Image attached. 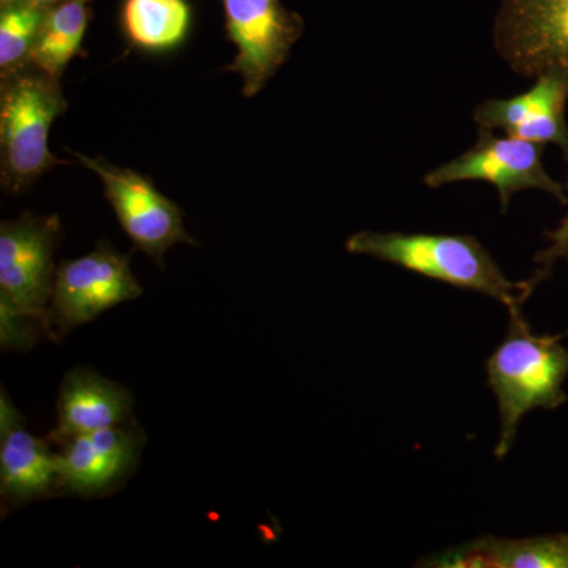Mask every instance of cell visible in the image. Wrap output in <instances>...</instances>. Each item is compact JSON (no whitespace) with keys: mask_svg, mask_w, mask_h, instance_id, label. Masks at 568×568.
Listing matches in <instances>:
<instances>
[{"mask_svg":"<svg viewBox=\"0 0 568 568\" xmlns=\"http://www.w3.org/2000/svg\"><path fill=\"white\" fill-rule=\"evenodd\" d=\"M568 78L558 71L538 74L532 88L511 99L485 100L474 110L478 129L500 130L506 136L552 144L568 162Z\"/></svg>","mask_w":568,"mask_h":568,"instance_id":"12","label":"cell"},{"mask_svg":"<svg viewBox=\"0 0 568 568\" xmlns=\"http://www.w3.org/2000/svg\"><path fill=\"white\" fill-rule=\"evenodd\" d=\"M510 325L504 342L487 361L488 386L499 407V439L495 455L507 457L518 425L537 407L555 410L567 402L568 349L564 335H536L521 312L508 313Z\"/></svg>","mask_w":568,"mask_h":568,"instance_id":"3","label":"cell"},{"mask_svg":"<svg viewBox=\"0 0 568 568\" xmlns=\"http://www.w3.org/2000/svg\"><path fill=\"white\" fill-rule=\"evenodd\" d=\"M224 29L237 48L226 71L241 74L246 99L257 95L290 59L305 31L301 14L282 0H222Z\"/></svg>","mask_w":568,"mask_h":568,"instance_id":"7","label":"cell"},{"mask_svg":"<svg viewBox=\"0 0 568 568\" xmlns=\"http://www.w3.org/2000/svg\"><path fill=\"white\" fill-rule=\"evenodd\" d=\"M69 108L61 80L28 65L0 81V174L6 192L21 193L55 164L52 122Z\"/></svg>","mask_w":568,"mask_h":568,"instance_id":"4","label":"cell"},{"mask_svg":"<svg viewBox=\"0 0 568 568\" xmlns=\"http://www.w3.org/2000/svg\"><path fill=\"white\" fill-rule=\"evenodd\" d=\"M44 9L31 6H3L0 11V77L31 63L32 52L43 26Z\"/></svg>","mask_w":568,"mask_h":568,"instance_id":"17","label":"cell"},{"mask_svg":"<svg viewBox=\"0 0 568 568\" xmlns=\"http://www.w3.org/2000/svg\"><path fill=\"white\" fill-rule=\"evenodd\" d=\"M418 566L444 568H568V534L484 537L429 556Z\"/></svg>","mask_w":568,"mask_h":568,"instance_id":"14","label":"cell"},{"mask_svg":"<svg viewBox=\"0 0 568 568\" xmlns=\"http://www.w3.org/2000/svg\"><path fill=\"white\" fill-rule=\"evenodd\" d=\"M133 395L88 366H77L63 377L58 396V424L47 437L62 446L73 437L134 422Z\"/></svg>","mask_w":568,"mask_h":568,"instance_id":"13","label":"cell"},{"mask_svg":"<svg viewBox=\"0 0 568 568\" xmlns=\"http://www.w3.org/2000/svg\"><path fill=\"white\" fill-rule=\"evenodd\" d=\"M545 145L511 136H496L495 130L478 129L477 141L462 155L448 160L424 178L429 189L458 182H487L495 186L500 209L507 212L511 197L523 190H540L568 203L566 186L545 170Z\"/></svg>","mask_w":568,"mask_h":568,"instance_id":"6","label":"cell"},{"mask_svg":"<svg viewBox=\"0 0 568 568\" xmlns=\"http://www.w3.org/2000/svg\"><path fill=\"white\" fill-rule=\"evenodd\" d=\"M144 446L136 422L67 440L58 452L61 496L93 499L119 491L140 465Z\"/></svg>","mask_w":568,"mask_h":568,"instance_id":"10","label":"cell"},{"mask_svg":"<svg viewBox=\"0 0 568 568\" xmlns=\"http://www.w3.org/2000/svg\"><path fill=\"white\" fill-rule=\"evenodd\" d=\"M142 295L130 256L103 241L85 256L63 261L55 272L48 310L47 336L61 342L71 331L92 323L106 310Z\"/></svg>","mask_w":568,"mask_h":568,"instance_id":"5","label":"cell"},{"mask_svg":"<svg viewBox=\"0 0 568 568\" xmlns=\"http://www.w3.org/2000/svg\"><path fill=\"white\" fill-rule=\"evenodd\" d=\"M58 2L59 0H0V7L18 3V6L39 7V9L48 10Z\"/></svg>","mask_w":568,"mask_h":568,"instance_id":"19","label":"cell"},{"mask_svg":"<svg viewBox=\"0 0 568 568\" xmlns=\"http://www.w3.org/2000/svg\"><path fill=\"white\" fill-rule=\"evenodd\" d=\"M119 26L133 50L168 54L189 39L193 7L190 0H122Z\"/></svg>","mask_w":568,"mask_h":568,"instance_id":"15","label":"cell"},{"mask_svg":"<svg viewBox=\"0 0 568 568\" xmlns=\"http://www.w3.org/2000/svg\"><path fill=\"white\" fill-rule=\"evenodd\" d=\"M0 496L2 515L61 496L58 452L48 439L33 436L2 387L0 392Z\"/></svg>","mask_w":568,"mask_h":568,"instance_id":"11","label":"cell"},{"mask_svg":"<svg viewBox=\"0 0 568 568\" xmlns=\"http://www.w3.org/2000/svg\"><path fill=\"white\" fill-rule=\"evenodd\" d=\"M62 239L59 215L26 212L0 224V346L28 351L47 335Z\"/></svg>","mask_w":568,"mask_h":568,"instance_id":"1","label":"cell"},{"mask_svg":"<svg viewBox=\"0 0 568 568\" xmlns=\"http://www.w3.org/2000/svg\"><path fill=\"white\" fill-rule=\"evenodd\" d=\"M547 239L549 245L534 256L537 267L534 274L526 280L532 293L537 290L538 284L544 283L551 275L552 267L558 261H568V213L555 231L547 233Z\"/></svg>","mask_w":568,"mask_h":568,"instance_id":"18","label":"cell"},{"mask_svg":"<svg viewBox=\"0 0 568 568\" xmlns=\"http://www.w3.org/2000/svg\"><path fill=\"white\" fill-rule=\"evenodd\" d=\"M497 54L515 73L568 78V0H503L495 22Z\"/></svg>","mask_w":568,"mask_h":568,"instance_id":"9","label":"cell"},{"mask_svg":"<svg viewBox=\"0 0 568 568\" xmlns=\"http://www.w3.org/2000/svg\"><path fill=\"white\" fill-rule=\"evenodd\" d=\"M88 170L99 174L104 194L134 248L163 267L164 254L175 244L197 245L183 226L181 207L164 196L151 179L136 171L114 166L102 156L74 153Z\"/></svg>","mask_w":568,"mask_h":568,"instance_id":"8","label":"cell"},{"mask_svg":"<svg viewBox=\"0 0 568 568\" xmlns=\"http://www.w3.org/2000/svg\"><path fill=\"white\" fill-rule=\"evenodd\" d=\"M91 3L92 0H59L48 9L29 65L61 80L69 63L81 55L92 18Z\"/></svg>","mask_w":568,"mask_h":568,"instance_id":"16","label":"cell"},{"mask_svg":"<svg viewBox=\"0 0 568 568\" xmlns=\"http://www.w3.org/2000/svg\"><path fill=\"white\" fill-rule=\"evenodd\" d=\"M346 250L459 290L487 295L506 306L508 313L521 312L534 294L526 280H508L491 253L469 234L358 231L347 239Z\"/></svg>","mask_w":568,"mask_h":568,"instance_id":"2","label":"cell"}]
</instances>
